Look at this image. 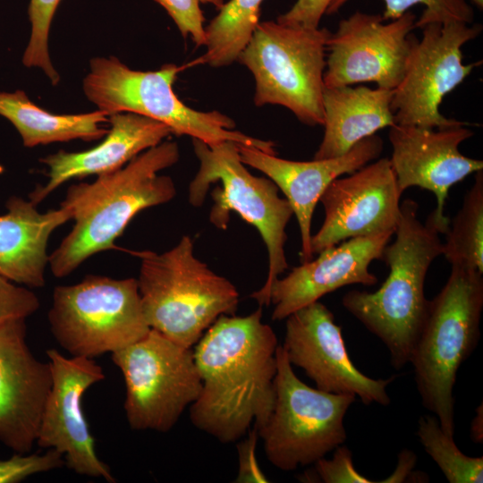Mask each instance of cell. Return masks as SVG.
Wrapping results in <instances>:
<instances>
[{
  "label": "cell",
  "instance_id": "31",
  "mask_svg": "<svg viewBox=\"0 0 483 483\" xmlns=\"http://www.w3.org/2000/svg\"><path fill=\"white\" fill-rule=\"evenodd\" d=\"M64 465V455L55 449L44 453H18L0 460V483H17L26 478L47 472Z\"/></svg>",
  "mask_w": 483,
  "mask_h": 483
},
{
  "label": "cell",
  "instance_id": "8",
  "mask_svg": "<svg viewBox=\"0 0 483 483\" xmlns=\"http://www.w3.org/2000/svg\"><path fill=\"white\" fill-rule=\"evenodd\" d=\"M330 34L326 28L258 22L237 58L253 75L255 105L282 106L307 125H323V77Z\"/></svg>",
  "mask_w": 483,
  "mask_h": 483
},
{
  "label": "cell",
  "instance_id": "5",
  "mask_svg": "<svg viewBox=\"0 0 483 483\" xmlns=\"http://www.w3.org/2000/svg\"><path fill=\"white\" fill-rule=\"evenodd\" d=\"M137 279L145 319L174 343L191 348L222 315H234L236 287L194 255L190 236L164 253L135 252Z\"/></svg>",
  "mask_w": 483,
  "mask_h": 483
},
{
  "label": "cell",
  "instance_id": "30",
  "mask_svg": "<svg viewBox=\"0 0 483 483\" xmlns=\"http://www.w3.org/2000/svg\"><path fill=\"white\" fill-rule=\"evenodd\" d=\"M167 12L176 24L182 36L190 37L197 47L206 45L204 16L200 4H213L217 9L224 5L223 0H155Z\"/></svg>",
  "mask_w": 483,
  "mask_h": 483
},
{
  "label": "cell",
  "instance_id": "34",
  "mask_svg": "<svg viewBox=\"0 0 483 483\" xmlns=\"http://www.w3.org/2000/svg\"><path fill=\"white\" fill-rule=\"evenodd\" d=\"M333 0H296L292 8L281 14L276 21L316 29Z\"/></svg>",
  "mask_w": 483,
  "mask_h": 483
},
{
  "label": "cell",
  "instance_id": "18",
  "mask_svg": "<svg viewBox=\"0 0 483 483\" xmlns=\"http://www.w3.org/2000/svg\"><path fill=\"white\" fill-rule=\"evenodd\" d=\"M26 318L0 326V441L18 453L36 444L52 377L26 341Z\"/></svg>",
  "mask_w": 483,
  "mask_h": 483
},
{
  "label": "cell",
  "instance_id": "21",
  "mask_svg": "<svg viewBox=\"0 0 483 483\" xmlns=\"http://www.w3.org/2000/svg\"><path fill=\"white\" fill-rule=\"evenodd\" d=\"M108 122L111 129L96 147L80 152L60 150L40 159L49 168L48 181L29 194L33 204L38 205L71 179L91 174L98 176L122 168L172 133L165 124L133 113L111 114Z\"/></svg>",
  "mask_w": 483,
  "mask_h": 483
},
{
  "label": "cell",
  "instance_id": "9",
  "mask_svg": "<svg viewBox=\"0 0 483 483\" xmlns=\"http://www.w3.org/2000/svg\"><path fill=\"white\" fill-rule=\"evenodd\" d=\"M47 318L62 348L90 359L119 351L150 330L135 278L89 275L80 283L58 285Z\"/></svg>",
  "mask_w": 483,
  "mask_h": 483
},
{
  "label": "cell",
  "instance_id": "26",
  "mask_svg": "<svg viewBox=\"0 0 483 483\" xmlns=\"http://www.w3.org/2000/svg\"><path fill=\"white\" fill-rule=\"evenodd\" d=\"M445 234L442 255L449 263L474 267L483 273V170L475 173L474 183Z\"/></svg>",
  "mask_w": 483,
  "mask_h": 483
},
{
  "label": "cell",
  "instance_id": "22",
  "mask_svg": "<svg viewBox=\"0 0 483 483\" xmlns=\"http://www.w3.org/2000/svg\"><path fill=\"white\" fill-rule=\"evenodd\" d=\"M0 216V275L30 288L45 284L49 261L47 248L51 233L69 220L64 207L41 213L30 199L10 197Z\"/></svg>",
  "mask_w": 483,
  "mask_h": 483
},
{
  "label": "cell",
  "instance_id": "1",
  "mask_svg": "<svg viewBox=\"0 0 483 483\" xmlns=\"http://www.w3.org/2000/svg\"><path fill=\"white\" fill-rule=\"evenodd\" d=\"M196 344L202 387L190 407L191 423L225 444L244 436L252 423L261 428L275 402L278 346L262 307L244 317L220 316Z\"/></svg>",
  "mask_w": 483,
  "mask_h": 483
},
{
  "label": "cell",
  "instance_id": "36",
  "mask_svg": "<svg viewBox=\"0 0 483 483\" xmlns=\"http://www.w3.org/2000/svg\"><path fill=\"white\" fill-rule=\"evenodd\" d=\"M416 463V455L411 450H402L399 453L398 464L393 473L385 480L384 483H398L403 482L408 475L411 473V470Z\"/></svg>",
  "mask_w": 483,
  "mask_h": 483
},
{
  "label": "cell",
  "instance_id": "23",
  "mask_svg": "<svg viewBox=\"0 0 483 483\" xmlns=\"http://www.w3.org/2000/svg\"><path fill=\"white\" fill-rule=\"evenodd\" d=\"M394 89L366 86L324 88V136L313 159L341 157L360 140L395 124Z\"/></svg>",
  "mask_w": 483,
  "mask_h": 483
},
{
  "label": "cell",
  "instance_id": "27",
  "mask_svg": "<svg viewBox=\"0 0 483 483\" xmlns=\"http://www.w3.org/2000/svg\"><path fill=\"white\" fill-rule=\"evenodd\" d=\"M417 435L425 452L437 464L450 483H481L483 457H470L462 453L449 436L441 428L435 416H421Z\"/></svg>",
  "mask_w": 483,
  "mask_h": 483
},
{
  "label": "cell",
  "instance_id": "15",
  "mask_svg": "<svg viewBox=\"0 0 483 483\" xmlns=\"http://www.w3.org/2000/svg\"><path fill=\"white\" fill-rule=\"evenodd\" d=\"M282 344L289 362L302 369L317 388L332 394H353L364 404L386 406V388L395 376L371 378L360 371L348 355L342 328L332 311L320 301L289 315Z\"/></svg>",
  "mask_w": 483,
  "mask_h": 483
},
{
  "label": "cell",
  "instance_id": "10",
  "mask_svg": "<svg viewBox=\"0 0 483 483\" xmlns=\"http://www.w3.org/2000/svg\"><path fill=\"white\" fill-rule=\"evenodd\" d=\"M275 357V402L258 433L267 460L277 469L291 471L314 464L345 442L344 417L356 396L327 393L303 383L280 344Z\"/></svg>",
  "mask_w": 483,
  "mask_h": 483
},
{
  "label": "cell",
  "instance_id": "11",
  "mask_svg": "<svg viewBox=\"0 0 483 483\" xmlns=\"http://www.w3.org/2000/svg\"><path fill=\"white\" fill-rule=\"evenodd\" d=\"M111 357L123 376V408L134 430L168 432L200 394L193 351L157 330Z\"/></svg>",
  "mask_w": 483,
  "mask_h": 483
},
{
  "label": "cell",
  "instance_id": "17",
  "mask_svg": "<svg viewBox=\"0 0 483 483\" xmlns=\"http://www.w3.org/2000/svg\"><path fill=\"white\" fill-rule=\"evenodd\" d=\"M467 123L446 128L394 124L390 127V160L402 193L410 187L431 191L436 207L428 217L439 233H445L450 219L445 215L452 186L483 170V161L461 153L460 145L473 135Z\"/></svg>",
  "mask_w": 483,
  "mask_h": 483
},
{
  "label": "cell",
  "instance_id": "4",
  "mask_svg": "<svg viewBox=\"0 0 483 483\" xmlns=\"http://www.w3.org/2000/svg\"><path fill=\"white\" fill-rule=\"evenodd\" d=\"M483 273L460 263L431 301L410 362L424 407L449 436L454 434L453 387L461 365L480 338Z\"/></svg>",
  "mask_w": 483,
  "mask_h": 483
},
{
  "label": "cell",
  "instance_id": "3",
  "mask_svg": "<svg viewBox=\"0 0 483 483\" xmlns=\"http://www.w3.org/2000/svg\"><path fill=\"white\" fill-rule=\"evenodd\" d=\"M418 210L411 199L401 203L395 240L382 253L389 267L382 285L372 292L352 290L342 298L343 308L386 345L396 369L410 362L429 306L426 275L443 252L440 233L428 219L419 221Z\"/></svg>",
  "mask_w": 483,
  "mask_h": 483
},
{
  "label": "cell",
  "instance_id": "32",
  "mask_svg": "<svg viewBox=\"0 0 483 483\" xmlns=\"http://www.w3.org/2000/svg\"><path fill=\"white\" fill-rule=\"evenodd\" d=\"M329 460L325 457L314 465V475L324 483H372L373 480L362 476L354 468L352 451L345 445H339Z\"/></svg>",
  "mask_w": 483,
  "mask_h": 483
},
{
  "label": "cell",
  "instance_id": "24",
  "mask_svg": "<svg viewBox=\"0 0 483 483\" xmlns=\"http://www.w3.org/2000/svg\"><path fill=\"white\" fill-rule=\"evenodd\" d=\"M0 115L11 122L27 148L77 139L92 141L108 131L102 127L103 123L108 122L105 112L51 114L31 102L22 90L0 92Z\"/></svg>",
  "mask_w": 483,
  "mask_h": 483
},
{
  "label": "cell",
  "instance_id": "37",
  "mask_svg": "<svg viewBox=\"0 0 483 483\" xmlns=\"http://www.w3.org/2000/svg\"><path fill=\"white\" fill-rule=\"evenodd\" d=\"M470 438L476 444L483 442V406L482 402L476 409V415L471 420Z\"/></svg>",
  "mask_w": 483,
  "mask_h": 483
},
{
  "label": "cell",
  "instance_id": "12",
  "mask_svg": "<svg viewBox=\"0 0 483 483\" xmlns=\"http://www.w3.org/2000/svg\"><path fill=\"white\" fill-rule=\"evenodd\" d=\"M420 29L421 38L412 36L403 76L394 89V123L427 128L464 124L443 115L439 106L479 64H463L462 47L481 33L482 25L450 21Z\"/></svg>",
  "mask_w": 483,
  "mask_h": 483
},
{
  "label": "cell",
  "instance_id": "7",
  "mask_svg": "<svg viewBox=\"0 0 483 483\" xmlns=\"http://www.w3.org/2000/svg\"><path fill=\"white\" fill-rule=\"evenodd\" d=\"M182 68L168 64L143 72L131 69L114 56L96 57L83 79V92L108 116L133 113L165 124L175 135H187L208 145L233 141L275 155L273 141L233 131L235 123L229 116L218 111H198L181 101L173 84Z\"/></svg>",
  "mask_w": 483,
  "mask_h": 483
},
{
  "label": "cell",
  "instance_id": "13",
  "mask_svg": "<svg viewBox=\"0 0 483 483\" xmlns=\"http://www.w3.org/2000/svg\"><path fill=\"white\" fill-rule=\"evenodd\" d=\"M416 20L410 11L389 23L360 11L341 20L326 43L325 87L375 82L394 89L403 76Z\"/></svg>",
  "mask_w": 483,
  "mask_h": 483
},
{
  "label": "cell",
  "instance_id": "6",
  "mask_svg": "<svg viewBox=\"0 0 483 483\" xmlns=\"http://www.w3.org/2000/svg\"><path fill=\"white\" fill-rule=\"evenodd\" d=\"M199 161V170L189 187V201L200 207L212 183L219 182L211 192L213 206L210 222L225 230L234 211L258 229L268 253V272L264 285L250 294L259 307L270 304L272 284L287 268L284 245L288 222L293 215L286 199L269 178L250 174L242 162L238 144L224 141L214 145L192 139Z\"/></svg>",
  "mask_w": 483,
  "mask_h": 483
},
{
  "label": "cell",
  "instance_id": "20",
  "mask_svg": "<svg viewBox=\"0 0 483 483\" xmlns=\"http://www.w3.org/2000/svg\"><path fill=\"white\" fill-rule=\"evenodd\" d=\"M392 235L348 239L326 248L316 259L293 267L285 277L275 279L270 289V303L274 304L272 319H285L294 311L346 285H375L377 277L369 267L373 260L381 259Z\"/></svg>",
  "mask_w": 483,
  "mask_h": 483
},
{
  "label": "cell",
  "instance_id": "33",
  "mask_svg": "<svg viewBox=\"0 0 483 483\" xmlns=\"http://www.w3.org/2000/svg\"><path fill=\"white\" fill-rule=\"evenodd\" d=\"M40 307L37 295L0 275V326L14 318H27Z\"/></svg>",
  "mask_w": 483,
  "mask_h": 483
},
{
  "label": "cell",
  "instance_id": "25",
  "mask_svg": "<svg viewBox=\"0 0 483 483\" xmlns=\"http://www.w3.org/2000/svg\"><path fill=\"white\" fill-rule=\"evenodd\" d=\"M263 0H230L205 29L206 52L195 64L223 67L237 61L259 22Z\"/></svg>",
  "mask_w": 483,
  "mask_h": 483
},
{
  "label": "cell",
  "instance_id": "35",
  "mask_svg": "<svg viewBox=\"0 0 483 483\" xmlns=\"http://www.w3.org/2000/svg\"><path fill=\"white\" fill-rule=\"evenodd\" d=\"M258 430L254 428L250 437L239 446L240 470L237 481L267 482V479L259 470L255 459V444Z\"/></svg>",
  "mask_w": 483,
  "mask_h": 483
},
{
  "label": "cell",
  "instance_id": "28",
  "mask_svg": "<svg viewBox=\"0 0 483 483\" xmlns=\"http://www.w3.org/2000/svg\"><path fill=\"white\" fill-rule=\"evenodd\" d=\"M349 0H333L326 14L335 13ZM385 11L382 20H396L415 4L426 6L420 17L415 21V28H422L430 22L458 21L472 23L474 12L465 0H384Z\"/></svg>",
  "mask_w": 483,
  "mask_h": 483
},
{
  "label": "cell",
  "instance_id": "19",
  "mask_svg": "<svg viewBox=\"0 0 483 483\" xmlns=\"http://www.w3.org/2000/svg\"><path fill=\"white\" fill-rule=\"evenodd\" d=\"M242 162L265 174L285 195L301 233V263L312 259L311 220L315 208L328 185L379 157L382 139L374 134L357 143L346 154L334 158L292 161L257 148L239 145Z\"/></svg>",
  "mask_w": 483,
  "mask_h": 483
},
{
  "label": "cell",
  "instance_id": "29",
  "mask_svg": "<svg viewBox=\"0 0 483 483\" xmlns=\"http://www.w3.org/2000/svg\"><path fill=\"white\" fill-rule=\"evenodd\" d=\"M60 1L30 0L29 17L31 31L22 56V64L26 67L42 69L53 85L59 82L60 76L52 65L49 57L48 35L52 19Z\"/></svg>",
  "mask_w": 483,
  "mask_h": 483
},
{
  "label": "cell",
  "instance_id": "2",
  "mask_svg": "<svg viewBox=\"0 0 483 483\" xmlns=\"http://www.w3.org/2000/svg\"><path fill=\"white\" fill-rule=\"evenodd\" d=\"M179 156L176 142L162 141L93 182L70 186L61 206L74 225L49 256L52 274L64 277L92 255L116 249L115 240L139 212L170 201L176 194L174 183L158 173Z\"/></svg>",
  "mask_w": 483,
  "mask_h": 483
},
{
  "label": "cell",
  "instance_id": "16",
  "mask_svg": "<svg viewBox=\"0 0 483 483\" xmlns=\"http://www.w3.org/2000/svg\"><path fill=\"white\" fill-rule=\"evenodd\" d=\"M402 194L386 157L334 180L319 199L325 219L311 237L312 254L352 238L394 235Z\"/></svg>",
  "mask_w": 483,
  "mask_h": 483
},
{
  "label": "cell",
  "instance_id": "14",
  "mask_svg": "<svg viewBox=\"0 0 483 483\" xmlns=\"http://www.w3.org/2000/svg\"><path fill=\"white\" fill-rule=\"evenodd\" d=\"M52 384L42 412L36 444L64 455V465L80 475L114 483L109 466L97 455L85 418L82 398L91 386L105 379L102 368L90 358H67L56 349L46 352Z\"/></svg>",
  "mask_w": 483,
  "mask_h": 483
},
{
  "label": "cell",
  "instance_id": "38",
  "mask_svg": "<svg viewBox=\"0 0 483 483\" xmlns=\"http://www.w3.org/2000/svg\"><path fill=\"white\" fill-rule=\"evenodd\" d=\"M479 10L483 9V0H470Z\"/></svg>",
  "mask_w": 483,
  "mask_h": 483
}]
</instances>
